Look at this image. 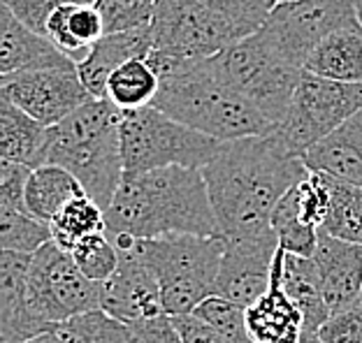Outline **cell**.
Returning a JSON list of instances; mask_svg holds the SVG:
<instances>
[{"mask_svg": "<svg viewBox=\"0 0 362 343\" xmlns=\"http://www.w3.org/2000/svg\"><path fill=\"white\" fill-rule=\"evenodd\" d=\"M214 214L226 239L272 232V211L279 200L309 174L300 156L276 133L223 142V149L202 167Z\"/></svg>", "mask_w": 362, "mask_h": 343, "instance_id": "1", "label": "cell"}, {"mask_svg": "<svg viewBox=\"0 0 362 343\" xmlns=\"http://www.w3.org/2000/svg\"><path fill=\"white\" fill-rule=\"evenodd\" d=\"M107 232L135 239L168 234L223 236L202 169L177 165L123 174L107 209Z\"/></svg>", "mask_w": 362, "mask_h": 343, "instance_id": "2", "label": "cell"}, {"mask_svg": "<svg viewBox=\"0 0 362 343\" xmlns=\"http://www.w3.org/2000/svg\"><path fill=\"white\" fill-rule=\"evenodd\" d=\"M123 112L107 97H90L59 126L49 128L45 165H61L72 172L107 211L123 181L121 153Z\"/></svg>", "mask_w": 362, "mask_h": 343, "instance_id": "3", "label": "cell"}, {"mask_svg": "<svg viewBox=\"0 0 362 343\" xmlns=\"http://www.w3.org/2000/svg\"><path fill=\"white\" fill-rule=\"evenodd\" d=\"M151 107L221 142L274 133V124L249 97L202 72L200 61L191 63L181 75L160 81Z\"/></svg>", "mask_w": 362, "mask_h": 343, "instance_id": "4", "label": "cell"}, {"mask_svg": "<svg viewBox=\"0 0 362 343\" xmlns=\"http://www.w3.org/2000/svg\"><path fill=\"white\" fill-rule=\"evenodd\" d=\"M135 251L160 283L165 313L188 315L207 297L216 295L226 236L168 234L137 239Z\"/></svg>", "mask_w": 362, "mask_h": 343, "instance_id": "5", "label": "cell"}, {"mask_svg": "<svg viewBox=\"0 0 362 343\" xmlns=\"http://www.w3.org/2000/svg\"><path fill=\"white\" fill-rule=\"evenodd\" d=\"M200 68L221 84L249 97L274 124V130L291 107L293 93L304 72L274 52V47L260 32L226 47L209 59H202Z\"/></svg>", "mask_w": 362, "mask_h": 343, "instance_id": "6", "label": "cell"}, {"mask_svg": "<svg viewBox=\"0 0 362 343\" xmlns=\"http://www.w3.org/2000/svg\"><path fill=\"white\" fill-rule=\"evenodd\" d=\"M221 149V140L179 124L151 104L123 112L121 116V153L126 174H144L175 165L202 169L218 156Z\"/></svg>", "mask_w": 362, "mask_h": 343, "instance_id": "7", "label": "cell"}, {"mask_svg": "<svg viewBox=\"0 0 362 343\" xmlns=\"http://www.w3.org/2000/svg\"><path fill=\"white\" fill-rule=\"evenodd\" d=\"M28 308L33 318L52 332L70 318L103 308V283L90 281L70 251L49 241L30 255Z\"/></svg>", "mask_w": 362, "mask_h": 343, "instance_id": "8", "label": "cell"}, {"mask_svg": "<svg viewBox=\"0 0 362 343\" xmlns=\"http://www.w3.org/2000/svg\"><path fill=\"white\" fill-rule=\"evenodd\" d=\"M358 112H362V84L325 79L304 70L291 107L274 133L302 158L311 146L323 142Z\"/></svg>", "mask_w": 362, "mask_h": 343, "instance_id": "9", "label": "cell"}, {"mask_svg": "<svg viewBox=\"0 0 362 343\" xmlns=\"http://www.w3.org/2000/svg\"><path fill=\"white\" fill-rule=\"evenodd\" d=\"M356 0H286L276 3L258 32L288 63L304 70L309 54L341 28H360Z\"/></svg>", "mask_w": 362, "mask_h": 343, "instance_id": "10", "label": "cell"}, {"mask_svg": "<svg viewBox=\"0 0 362 343\" xmlns=\"http://www.w3.org/2000/svg\"><path fill=\"white\" fill-rule=\"evenodd\" d=\"M151 49L186 61H202L244 40L233 23L202 0H156L149 26Z\"/></svg>", "mask_w": 362, "mask_h": 343, "instance_id": "11", "label": "cell"}, {"mask_svg": "<svg viewBox=\"0 0 362 343\" xmlns=\"http://www.w3.org/2000/svg\"><path fill=\"white\" fill-rule=\"evenodd\" d=\"M0 95L12 100L16 107H21L45 128L59 126L63 119H68L72 112L93 97L81 84L77 70H37L3 75Z\"/></svg>", "mask_w": 362, "mask_h": 343, "instance_id": "12", "label": "cell"}, {"mask_svg": "<svg viewBox=\"0 0 362 343\" xmlns=\"http://www.w3.org/2000/svg\"><path fill=\"white\" fill-rule=\"evenodd\" d=\"M119 248V267L112 279L103 283V311L123 325H135L165 313L160 283L151 267L135 251V236L110 234Z\"/></svg>", "mask_w": 362, "mask_h": 343, "instance_id": "13", "label": "cell"}, {"mask_svg": "<svg viewBox=\"0 0 362 343\" xmlns=\"http://www.w3.org/2000/svg\"><path fill=\"white\" fill-rule=\"evenodd\" d=\"M276 251L279 236L274 230L260 236L226 239L216 295L230 299L242 308H249L269 290Z\"/></svg>", "mask_w": 362, "mask_h": 343, "instance_id": "14", "label": "cell"}, {"mask_svg": "<svg viewBox=\"0 0 362 343\" xmlns=\"http://www.w3.org/2000/svg\"><path fill=\"white\" fill-rule=\"evenodd\" d=\"M320 288L330 315L360 306L362 297V243L337 239L323 227L318 230L314 253Z\"/></svg>", "mask_w": 362, "mask_h": 343, "instance_id": "15", "label": "cell"}, {"mask_svg": "<svg viewBox=\"0 0 362 343\" xmlns=\"http://www.w3.org/2000/svg\"><path fill=\"white\" fill-rule=\"evenodd\" d=\"M37 70H77V63L47 35L21 23L10 7L0 3V75Z\"/></svg>", "mask_w": 362, "mask_h": 343, "instance_id": "16", "label": "cell"}, {"mask_svg": "<svg viewBox=\"0 0 362 343\" xmlns=\"http://www.w3.org/2000/svg\"><path fill=\"white\" fill-rule=\"evenodd\" d=\"M28 267L26 253H0V343H19L47 332L28 308Z\"/></svg>", "mask_w": 362, "mask_h": 343, "instance_id": "17", "label": "cell"}, {"mask_svg": "<svg viewBox=\"0 0 362 343\" xmlns=\"http://www.w3.org/2000/svg\"><path fill=\"white\" fill-rule=\"evenodd\" d=\"M284 248L276 251L274 272H272L269 290L256 299L249 308H244V323L251 339L256 343H300L304 334L302 311L293 304V299L286 295L279 281Z\"/></svg>", "mask_w": 362, "mask_h": 343, "instance_id": "18", "label": "cell"}, {"mask_svg": "<svg viewBox=\"0 0 362 343\" xmlns=\"http://www.w3.org/2000/svg\"><path fill=\"white\" fill-rule=\"evenodd\" d=\"M149 52H151L149 28L105 35L93 44L86 59L77 63V75L90 95L105 97L107 81H110L112 72L133 59H146Z\"/></svg>", "mask_w": 362, "mask_h": 343, "instance_id": "19", "label": "cell"}, {"mask_svg": "<svg viewBox=\"0 0 362 343\" xmlns=\"http://www.w3.org/2000/svg\"><path fill=\"white\" fill-rule=\"evenodd\" d=\"M311 172H325L362 188V112L302 156Z\"/></svg>", "mask_w": 362, "mask_h": 343, "instance_id": "20", "label": "cell"}, {"mask_svg": "<svg viewBox=\"0 0 362 343\" xmlns=\"http://www.w3.org/2000/svg\"><path fill=\"white\" fill-rule=\"evenodd\" d=\"M49 128L0 95V156L30 169L45 165Z\"/></svg>", "mask_w": 362, "mask_h": 343, "instance_id": "21", "label": "cell"}, {"mask_svg": "<svg viewBox=\"0 0 362 343\" xmlns=\"http://www.w3.org/2000/svg\"><path fill=\"white\" fill-rule=\"evenodd\" d=\"M47 37L75 63H81L98 40L105 37V23L95 3L59 7L47 21Z\"/></svg>", "mask_w": 362, "mask_h": 343, "instance_id": "22", "label": "cell"}, {"mask_svg": "<svg viewBox=\"0 0 362 343\" xmlns=\"http://www.w3.org/2000/svg\"><path fill=\"white\" fill-rule=\"evenodd\" d=\"M279 281L288 297L293 299V304L302 311L304 318V330L318 332L330 311H327L323 288H320V276L314 258H302L293 255V253L284 251L281 269H279Z\"/></svg>", "mask_w": 362, "mask_h": 343, "instance_id": "23", "label": "cell"}, {"mask_svg": "<svg viewBox=\"0 0 362 343\" xmlns=\"http://www.w3.org/2000/svg\"><path fill=\"white\" fill-rule=\"evenodd\" d=\"M304 70L325 79L362 84V26L341 28L327 35L309 54Z\"/></svg>", "mask_w": 362, "mask_h": 343, "instance_id": "24", "label": "cell"}, {"mask_svg": "<svg viewBox=\"0 0 362 343\" xmlns=\"http://www.w3.org/2000/svg\"><path fill=\"white\" fill-rule=\"evenodd\" d=\"M79 195H86L79 179L61 165H40L30 169L26 183V209L35 218L52 223L56 214Z\"/></svg>", "mask_w": 362, "mask_h": 343, "instance_id": "25", "label": "cell"}, {"mask_svg": "<svg viewBox=\"0 0 362 343\" xmlns=\"http://www.w3.org/2000/svg\"><path fill=\"white\" fill-rule=\"evenodd\" d=\"M160 91V77L146 59H133L112 72L107 81V100H112L121 112L149 107Z\"/></svg>", "mask_w": 362, "mask_h": 343, "instance_id": "26", "label": "cell"}, {"mask_svg": "<svg viewBox=\"0 0 362 343\" xmlns=\"http://www.w3.org/2000/svg\"><path fill=\"white\" fill-rule=\"evenodd\" d=\"M49 225H52L54 241L63 251H72L86 236L107 232V211L93 198L79 195L65 204Z\"/></svg>", "mask_w": 362, "mask_h": 343, "instance_id": "27", "label": "cell"}, {"mask_svg": "<svg viewBox=\"0 0 362 343\" xmlns=\"http://www.w3.org/2000/svg\"><path fill=\"white\" fill-rule=\"evenodd\" d=\"M300 183V181H298ZM298 183L279 200L276 209L272 211V227L279 236V248L302 258H314L318 246V227L304 223L300 214Z\"/></svg>", "mask_w": 362, "mask_h": 343, "instance_id": "28", "label": "cell"}, {"mask_svg": "<svg viewBox=\"0 0 362 343\" xmlns=\"http://www.w3.org/2000/svg\"><path fill=\"white\" fill-rule=\"evenodd\" d=\"M325 181L330 188V211H327L323 230L337 239L362 243V188L341 181L332 174H325Z\"/></svg>", "mask_w": 362, "mask_h": 343, "instance_id": "29", "label": "cell"}, {"mask_svg": "<svg viewBox=\"0 0 362 343\" xmlns=\"http://www.w3.org/2000/svg\"><path fill=\"white\" fill-rule=\"evenodd\" d=\"M56 343H133L130 327L103 308L70 318L52 330Z\"/></svg>", "mask_w": 362, "mask_h": 343, "instance_id": "30", "label": "cell"}, {"mask_svg": "<svg viewBox=\"0 0 362 343\" xmlns=\"http://www.w3.org/2000/svg\"><path fill=\"white\" fill-rule=\"evenodd\" d=\"M49 241H54L52 225L28 211L0 207V246L3 251L33 255Z\"/></svg>", "mask_w": 362, "mask_h": 343, "instance_id": "31", "label": "cell"}, {"mask_svg": "<svg viewBox=\"0 0 362 343\" xmlns=\"http://www.w3.org/2000/svg\"><path fill=\"white\" fill-rule=\"evenodd\" d=\"M70 255L75 258L81 272L95 283H107L119 267V248L110 232H98L81 239L70 251Z\"/></svg>", "mask_w": 362, "mask_h": 343, "instance_id": "32", "label": "cell"}, {"mask_svg": "<svg viewBox=\"0 0 362 343\" xmlns=\"http://www.w3.org/2000/svg\"><path fill=\"white\" fill-rule=\"evenodd\" d=\"M103 16L105 35L149 28L153 21L156 0H95Z\"/></svg>", "mask_w": 362, "mask_h": 343, "instance_id": "33", "label": "cell"}, {"mask_svg": "<svg viewBox=\"0 0 362 343\" xmlns=\"http://www.w3.org/2000/svg\"><path fill=\"white\" fill-rule=\"evenodd\" d=\"M202 3L218 12L228 23H233L242 37H249L265 26L279 0H202Z\"/></svg>", "mask_w": 362, "mask_h": 343, "instance_id": "34", "label": "cell"}, {"mask_svg": "<svg viewBox=\"0 0 362 343\" xmlns=\"http://www.w3.org/2000/svg\"><path fill=\"white\" fill-rule=\"evenodd\" d=\"M5 3L14 16L21 23H26L28 28L35 32H42L47 35V21L59 7L63 5H81V3H95V0H0Z\"/></svg>", "mask_w": 362, "mask_h": 343, "instance_id": "35", "label": "cell"}, {"mask_svg": "<svg viewBox=\"0 0 362 343\" xmlns=\"http://www.w3.org/2000/svg\"><path fill=\"white\" fill-rule=\"evenodd\" d=\"M30 176V167L21 162L0 160V207L7 209H26V183Z\"/></svg>", "mask_w": 362, "mask_h": 343, "instance_id": "36", "label": "cell"}, {"mask_svg": "<svg viewBox=\"0 0 362 343\" xmlns=\"http://www.w3.org/2000/svg\"><path fill=\"white\" fill-rule=\"evenodd\" d=\"M318 337L323 343H362V306L330 315L320 325Z\"/></svg>", "mask_w": 362, "mask_h": 343, "instance_id": "37", "label": "cell"}, {"mask_svg": "<svg viewBox=\"0 0 362 343\" xmlns=\"http://www.w3.org/2000/svg\"><path fill=\"white\" fill-rule=\"evenodd\" d=\"M130 339L133 343H184L175 315L170 313H160L149 320L130 325Z\"/></svg>", "mask_w": 362, "mask_h": 343, "instance_id": "38", "label": "cell"}, {"mask_svg": "<svg viewBox=\"0 0 362 343\" xmlns=\"http://www.w3.org/2000/svg\"><path fill=\"white\" fill-rule=\"evenodd\" d=\"M175 323L181 332L184 343H233L218 330H214L209 323H204L202 318H197L195 313L175 315Z\"/></svg>", "mask_w": 362, "mask_h": 343, "instance_id": "39", "label": "cell"}, {"mask_svg": "<svg viewBox=\"0 0 362 343\" xmlns=\"http://www.w3.org/2000/svg\"><path fill=\"white\" fill-rule=\"evenodd\" d=\"M19 343H56V339H54L52 332H42V334H35V337H30L26 341H19Z\"/></svg>", "mask_w": 362, "mask_h": 343, "instance_id": "40", "label": "cell"}, {"mask_svg": "<svg viewBox=\"0 0 362 343\" xmlns=\"http://www.w3.org/2000/svg\"><path fill=\"white\" fill-rule=\"evenodd\" d=\"M300 343H323V341H320V337H318V332L304 330V334H302V339H300Z\"/></svg>", "mask_w": 362, "mask_h": 343, "instance_id": "41", "label": "cell"}, {"mask_svg": "<svg viewBox=\"0 0 362 343\" xmlns=\"http://www.w3.org/2000/svg\"><path fill=\"white\" fill-rule=\"evenodd\" d=\"M356 7H358V14H360V21H362V0H356Z\"/></svg>", "mask_w": 362, "mask_h": 343, "instance_id": "42", "label": "cell"}, {"mask_svg": "<svg viewBox=\"0 0 362 343\" xmlns=\"http://www.w3.org/2000/svg\"><path fill=\"white\" fill-rule=\"evenodd\" d=\"M279 3H286V0H279Z\"/></svg>", "mask_w": 362, "mask_h": 343, "instance_id": "43", "label": "cell"}, {"mask_svg": "<svg viewBox=\"0 0 362 343\" xmlns=\"http://www.w3.org/2000/svg\"><path fill=\"white\" fill-rule=\"evenodd\" d=\"M360 306H362V297H360Z\"/></svg>", "mask_w": 362, "mask_h": 343, "instance_id": "44", "label": "cell"}]
</instances>
